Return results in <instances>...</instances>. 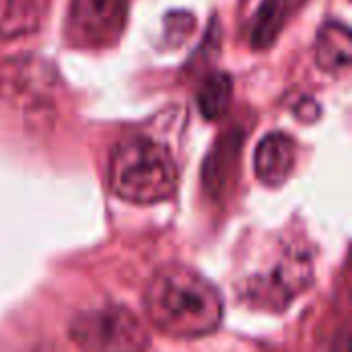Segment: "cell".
<instances>
[{
	"label": "cell",
	"instance_id": "1",
	"mask_svg": "<svg viewBox=\"0 0 352 352\" xmlns=\"http://www.w3.org/2000/svg\"><path fill=\"white\" fill-rule=\"evenodd\" d=\"M148 320L167 336L202 338L223 322V299L212 283L186 266L157 270L144 289Z\"/></svg>",
	"mask_w": 352,
	"mask_h": 352
},
{
	"label": "cell",
	"instance_id": "2",
	"mask_svg": "<svg viewBox=\"0 0 352 352\" xmlns=\"http://www.w3.org/2000/svg\"><path fill=\"white\" fill-rule=\"evenodd\" d=\"M107 184L118 198L130 204H157L173 196L177 167L167 146L136 136L111 151Z\"/></svg>",
	"mask_w": 352,
	"mask_h": 352
},
{
	"label": "cell",
	"instance_id": "3",
	"mask_svg": "<svg viewBox=\"0 0 352 352\" xmlns=\"http://www.w3.org/2000/svg\"><path fill=\"white\" fill-rule=\"evenodd\" d=\"M70 338L89 352H146L151 344L146 326L120 305L76 316L70 324Z\"/></svg>",
	"mask_w": 352,
	"mask_h": 352
},
{
	"label": "cell",
	"instance_id": "4",
	"mask_svg": "<svg viewBox=\"0 0 352 352\" xmlns=\"http://www.w3.org/2000/svg\"><path fill=\"white\" fill-rule=\"evenodd\" d=\"M58 70L43 56L25 52L0 60V99L21 111H37L54 101Z\"/></svg>",
	"mask_w": 352,
	"mask_h": 352
},
{
	"label": "cell",
	"instance_id": "5",
	"mask_svg": "<svg viewBox=\"0 0 352 352\" xmlns=\"http://www.w3.org/2000/svg\"><path fill=\"white\" fill-rule=\"evenodd\" d=\"M128 0H70L66 37L82 50L113 47L124 35Z\"/></svg>",
	"mask_w": 352,
	"mask_h": 352
},
{
	"label": "cell",
	"instance_id": "6",
	"mask_svg": "<svg viewBox=\"0 0 352 352\" xmlns=\"http://www.w3.org/2000/svg\"><path fill=\"white\" fill-rule=\"evenodd\" d=\"M314 278V264L305 252L287 254L270 272L250 280V299L268 309L289 305Z\"/></svg>",
	"mask_w": 352,
	"mask_h": 352
},
{
	"label": "cell",
	"instance_id": "7",
	"mask_svg": "<svg viewBox=\"0 0 352 352\" xmlns=\"http://www.w3.org/2000/svg\"><path fill=\"white\" fill-rule=\"evenodd\" d=\"M297 163V144L295 140L285 132H272L266 134L254 155V171L258 179L268 188L283 186Z\"/></svg>",
	"mask_w": 352,
	"mask_h": 352
},
{
	"label": "cell",
	"instance_id": "8",
	"mask_svg": "<svg viewBox=\"0 0 352 352\" xmlns=\"http://www.w3.org/2000/svg\"><path fill=\"white\" fill-rule=\"evenodd\" d=\"M316 64L328 74H340L351 68L352 35L344 23H326L316 37Z\"/></svg>",
	"mask_w": 352,
	"mask_h": 352
},
{
	"label": "cell",
	"instance_id": "9",
	"mask_svg": "<svg viewBox=\"0 0 352 352\" xmlns=\"http://www.w3.org/2000/svg\"><path fill=\"white\" fill-rule=\"evenodd\" d=\"M289 14V0H262L250 29V45L254 50H268L276 43Z\"/></svg>",
	"mask_w": 352,
	"mask_h": 352
},
{
	"label": "cell",
	"instance_id": "10",
	"mask_svg": "<svg viewBox=\"0 0 352 352\" xmlns=\"http://www.w3.org/2000/svg\"><path fill=\"white\" fill-rule=\"evenodd\" d=\"M39 0H0V37L16 39L39 27Z\"/></svg>",
	"mask_w": 352,
	"mask_h": 352
},
{
	"label": "cell",
	"instance_id": "11",
	"mask_svg": "<svg viewBox=\"0 0 352 352\" xmlns=\"http://www.w3.org/2000/svg\"><path fill=\"white\" fill-rule=\"evenodd\" d=\"M233 97V80L229 74L225 72H212L208 74L198 89L196 101H198V109L202 113V118L206 120H217L221 118Z\"/></svg>",
	"mask_w": 352,
	"mask_h": 352
}]
</instances>
